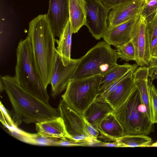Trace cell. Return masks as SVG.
I'll use <instances>...</instances> for the list:
<instances>
[{
  "instance_id": "6da1fadb",
  "label": "cell",
  "mask_w": 157,
  "mask_h": 157,
  "mask_svg": "<svg viewBox=\"0 0 157 157\" xmlns=\"http://www.w3.org/2000/svg\"><path fill=\"white\" fill-rule=\"evenodd\" d=\"M5 90L12 106L13 120L17 127L22 122L37 123L56 118L59 116L58 109L43 101L23 89L14 77L1 76Z\"/></svg>"
},
{
  "instance_id": "7a4b0ae2",
  "label": "cell",
  "mask_w": 157,
  "mask_h": 157,
  "mask_svg": "<svg viewBox=\"0 0 157 157\" xmlns=\"http://www.w3.org/2000/svg\"><path fill=\"white\" fill-rule=\"evenodd\" d=\"M27 36L36 70L47 89L50 84L56 52L55 38L46 14L39 15L29 22Z\"/></svg>"
},
{
  "instance_id": "3957f363",
  "label": "cell",
  "mask_w": 157,
  "mask_h": 157,
  "mask_svg": "<svg viewBox=\"0 0 157 157\" xmlns=\"http://www.w3.org/2000/svg\"><path fill=\"white\" fill-rule=\"evenodd\" d=\"M16 52L17 60L14 77L16 81L30 94L48 102L49 97L36 70L30 41L27 36L19 42Z\"/></svg>"
},
{
  "instance_id": "277c9868",
  "label": "cell",
  "mask_w": 157,
  "mask_h": 157,
  "mask_svg": "<svg viewBox=\"0 0 157 157\" xmlns=\"http://www.w3.org/2000/svg\"><path fill=\"white\" fill-rule=\"evenodd\" d=\"M113 113L121 125L124 135H148L153 132L154 124L149 118L136 87Z\"/></svg>"
},
{
  "instance_id": "5b68a950",
  "label": "cell",
  "mask_w": 157,
  "mask_h": 157,
  "mask_svg": "<svg viewBox=\"0 0 157 157\" xmlns=\"http://www.w3.org/2000/svg\"><path fill=\"white\" fill-rule=\"evenodd\" d=\"M110 45L104 41L90 49L79 59L71 79L101 75L116 65L119 57Z\"/></svg>"
},
{
  "instance_id": "8992f818",
  "label": "cell",
  "mask_w": 157,
  "mask_h": 157,
  "mask_svg": "<svg viewBox=\"0 0 157 157\" xmlns=\"http://www.w3.org/2000/svg\"><path fill=\"white\" fill-rule=\"evenodd\" d=\"M100 75L71 79L62 99L69 106L83 114L99 94Z\"/></svg>"
},
{
  "instance_id": "52a82bcc",
  "label": "cell",
  "mask_w": 157,
  "mask_h": 157,
  "mask_svg": "<svg viewBox=\"0 0 157 157\" xmlns=\"http://www.w3.org/2000/svg\"><path fill=\"white\" fill-rule=\"evenodd\" d=\"M58 109L70 140L76 141H96L90 137L86 131L83 114L69 106L62 99L60 100Z\"/></svg>"
},
{
  "instance_id": "ba28073f",
  "label": "cell",
  "mask_w": 157,
  "mask_h": 157,
  "mask_svg": "<svg viewBox=\"0 0 157 157\" xmlns=\"http://www.w3.org/2000/svg\"><path fill=\"white\" fill-rule=\"evenodd\" d=\"M86 19L85 25L96 40L103 37L108 29L107 18L111 9L101 0H85Z\"/></svg>"
},
{
  "instance_id": "9c48e42d",
  "label": "cell",
  "mask_w": 157,
  "mask_h": 157,
  "mask_svg": "<svg viewBox=\"0 0 157 157\" xmlns=\"http://www.w3.org/2000/svg\"><path fill=\"white\" fill-rule=\"evenodd\" d=\"M131 40L136 52V62L141 67L148 66L151 54L145 18L140 15L132 28Z\"/></svg>"
},
{
  "instance_id": "30bf717a",
  "label": "cell",
  "mask_w": 157,
  "mask_h": 157,
  "mask_svg": "<svg viewBox=\"0 0 157 157\" xmlns=\"http://www.w3.org/2000/svg\"><path fill=\"white\" fill-rule=\"evenodd\" d=\"M79 60L72 59L64 64L61 56L57 53L53 71L50 84L51 86V95L56 97L66 89L71 79Z\"/></svg>"
},
{
  "instance_id": "8fae6325",
  "label": "cell",
  "mask_w": 157,
  "mask_h": 157,
  "mask_svg": "<svg viewBox=\"0 0 157 157\" xmlns=\"http://www.w3.org/2000/svg\"><path fill=\"white\" fill-rule=\"evenodd\" d=\"M46 15L54 37H59L69 20V0H49Z\"/></svg>"
},
{
  "instance_id": "7c38bea8",
  "label": "cell",
  "mask_w": 157,
  "mask_h": 157,
  "mask_svg": "<svg viewBox=\"0 0 157 157\" xmlns=\"http://www.w3.org/2000/svg\"><path fill=\"white\" fill-rule=\"evenodd\" d=\"M144 3V0H136L111 9L107 18L108 28L117 25L140 15Z\"/></svg>"
},
{
  "instance_id": "4fadbf2b",
  "label": "cell",
  "mask_w": 157,
  "mask_h": 157,
  "mask_svg": "<svg viewBox=\"0 0 157 157\" xmlns=\"http://www.w3.org/2000/svg\"><path fill=\"white\" fill-rule=\"evenodd\" d=\"M140 15L117 25L108 28L102 37L104 40L116 48L130 41L133 26Z\"/></svg>"
},
{
  "instance_id": "5bb4252c",
  "label": "cell",
  "mask_w": 157,
  "mask_h": 157,
  "mask_svg": "<svg viewBox=\"0 0 157 157\" xmlns=\"http://www.w3.org/2000/svg\"><path fill=\"white\" fill-rule=\"evenodd\" d=\"M133 75L135 85L139 91L142 103L146 107L148 116L152 122L150 90L151 82L148 81L150 75L149 68L148 67L140 66L136 69Z\"/></svg>"
},
{
  "instance_id": "9a60e30c",
  "label": "cell",
  "mask_w": 157,
  "mask_h": 157,
  "mask_svg": "<svg viewBox=\"0 0 157 157\" xmlns=\"http://www.w3.org/2000/svg\"><path fill=\"white\" fill-rule=\"evenodd\" d=\"M137 67V66L130 71L115 90L106 99L113 110L121 105L136 87L133 74Z\"/></svg>"
},
{
  "instance_id": "2e32d148",
  "label": "cell",
  "mask_w": 157,
  "mask_h": 157,
  "mask_svg": "<svg viewBox=\"0 0 157 157\" xmlns=\"http://www.w3.org/2000/svg\"><path fill=\"white\" fill-rule=\"evenodd\" d=\"M35 124L37 133L43 138L70 140L63 121L60 116L52 120Z\"/></svg>"
},
{
  "instance_id": "e0dca14e",
  "label": "cell",
  "mask_w": 157,
  "mask_h": 157,
  "mask_svg": "<svg viewBox=\"0 0 157 157\" xmlns=\"http://www.w3.org/2000/svg\"><path fill=\"white\" fill-rule=\"evenodd\" d=\"M113 110L106 99L98 95L83 115L89 123L97 129L98 125L103 119Z\"/></svg>"
},
{
  "instance_id": "ac0fdd59",
  "label": "cell",
  "mask_w": 157,
  "mask_h": 157,
  "mask_svg": "<svg viewBox=\"0 0 157 157\" xmlns=\"http://www.w3.org/2000/svg\"><path fill=\"white\" fill-rule=\"evenodd\" d=\"M97 128L101 135L113 140L116 141L124 135L123 128L113 112L103 119Z\"/></svg>"
},
{
  "instance_id": "d6986e66",
  "label": "cell",
  "mask_w": 157,
  "mask_h": 157,
  "mask_svg": "<svg viewBox=\"0 0 157 157\" xmlns=\"http://www.w3.org/2000/svg\"><path fill=\"white\" fill-rule=\"evenodd\" d=\"M69 21L73 33L85 25L86 19L85 0H69Z\"/></svg>"
},
{
  "instance_id": "ffe728a7",
  "label": "cell",
  "mask_w": 157,
  "mask_h": 157,
  "mask_svg": "<svg viewBox=\"0 0 157 157\" xmlns=\"http://www.w3.org/2000/svg\"><path fill=\"white\" fill-rule=\"evenodd\" d=\"M73 33L70 21H68L59 40L56 39L57 44V53L61 56L63 63L66 64L71 59L72 35Z\"/></svg>"
},
{
  "instance_id": "44dd1931",
  "label": "cell",
  "mask_w": 157,
  "mask_h": 157,
  "mask_svg": "<svg viewBox=\"0 0 157 157\" xmlns=\"http://www.w3.org/2000/svg\"><path fill=\"white\" fill-rule=\"evenodd\" d=\"M136 66L137 65L136 64L131 65L128 63H125L122 65L117 64L108 72L101 75L100 92L121 78Z\"/></svg>"
},
{
  "instance_id": "7402d4cb",
  "label": "cell",
  "mask_w": 157,
  "mask_h": 157,
  "mask_svg": "<svg viewBox=\"0 0 157 157\" xmlns=\"http://www.w3.org/2000/svg\"><path fill=\"white\" fill-rule=\"evenodd\" d=\"M9 132L17 139L33 145L53 146L54 143L56 140L43 138L37 133H30L18 129L17 127L9 130Z\"/></svg>"
},
{
  "instance_id": "603a6c76",
  "label": "cell",
  "mask_w": 157,
  "mask_h": 157,
  "mask_svg": "<svg viewBox=\"0 0 157 157\" xmlns=\"http://www.w3.org/2000/svg\"><path fill=\"white\" fill-rule=\"evenodd\" d=\"M116 141L121 144L122 147H149L152 144L150 137L143 135H124Z\"/></svg>"
},
{
  "instance_id": "cb8c5ba5",
  "label": "cell",
  "mask_w": 157,
  "mask_h": 157,
  "mask_svg": "<svg viewBox=\"0 0 157 157\" xmlns=\"http://www.w3.org/2000/svg\"><path fill=\"white\" fill-rule=\"evenodd\" d=\"M117 48L116 51L119 58L127 61H135L136 56L135 48L131 40Z\"/></svg>"
},
{
  "instance_id": "d4e9b609",
  "label": "cell",
  "mask_w": 157,
  "mask_h": 157,
  "mask_svg": "<svg viewBox=\"0 0 157 157\" xmlns=\"http://www.w3.org/2000/svg\"><path fill=\"white\" fill-rule=\"evenodd\" d=\"M145 19L150 43L157 37V12Z\"/></svg>"
},
{
  "instance_id": "484cf974",
  "label": "cell",
  "mask_w": 157,
  "mask_h": 157,
  "mask_svg": "<svg viewBox=\"0 0 157 157\" xmlns=\"http://www.w3.org/2000/svg\"><path fill=\"white\" fill-rule=\"evenodd\" d=\"M0 110V121L3 125L7 128L9 131L16 127L14 125L13 119L11 118L10 113L1 102Z\"/></svg>"
},
{
  "instance_id": "4316f807",
  "label": "cell",
  "mask_w": 157,
  "mask_h": 157,
  "mask_svg": "<svg viewBox=\"0 0 157 157\" xmlns=\"http://www.w3.org/2000/svg\"><path fill=\"white\" fill-rule=\"evenodd\" d=\"M95 141H76L70 140H56L53 146H93Z\"/></svg>"
},
{
  "instance_id": "83f0119b",
  "label": "cell",
  "mask_w": 157,
  "mask_h": 157,
  "mask_svg": "<svg viewBox=\"0 0 157 157\" xmlns=\"http://www.w3.org/2000/svg\"><path fill=\"white\" fill-rule=\"evenodd\" d=\"M152 122L157 124V89L151 82L150 88Z\"/></svg>"
},
{
  "instance_id": "f1b7e54d",
  "label": "cell",
  "mask_w": 157,
  "mask_h": 157,
  "mask_svg": "<svg viewBox=\"0 0 157 157\" xmlns=\"http://www.w3.org/2000/svg\"><path fill=\"white\" fill-rule=\"evenodd\" d=\"M157 12V0H150L144 2L140 15L145 19Z\"/></svg>"
},
{
  "instance_id": "f546056e",
  "label": "cell",
  "mask_w": 157,
  "mask_h": 157,
  "mask_svg": "<svg viewBox=\"0 0 157 157\" xmlns=\"http://www.w3.org/2000/svg\"><path fill=\"white\" fill-rule=\"evenodd\" d=\"M85 127L86 131L90 137L93 140L97 141L100 133L98 130L94 126L89 123L85 118Z\"/></svg>"
},
{
  "instance_id": "4dcf8cb0",
  "label": "cell",
  "mask_w": 157,
  "mask_h": 157,
  "mask_svg": "<svg viewBox=\"0 0 157 157\" xmlns=\"http://www.w3.org/2000/svg\"><path fill=\"white\" fill-rule=\"evenodd\" d=\"M136 0H101L104 5L110 9L120 5Z\"/></svg>"
},
{
  "instance_id": "1f68e13d",
  "label": "cell",
  "mask_w": 157,
  "mask_h": 157,
  "mask_svg": "<svg viewBox=\"0 0 157 157\" xmlns=\"http://www.w3.org/2000/svg\"><path fill=\"white\" fill-rule=\"evenodd\" d=\"M95 146H101L106 147H122L121 144L117 141H114L113 142H103L98 140L94 145Z\"/></svg>"
},
{
  "instance_id": "d6a6232c",
  "label": "cell",
  "mask_w": 157,
  "mask_h": 157,
  "mask_svg": "<svg viewBox=\"0 0 157 157\" xmlns=\"http://www.w3.org/2000/svg\"><path fill=\"white\" fill-rule=\"evenodd\" d=\"M149 77L151 81L157 78V67H153L149 68Z\"/></svg>"
},
{
  "instance_id": "836d02e7",
  "label": "cell",
  "mask_w": 157,
  "mask_h": 157,
  "mask_svg": "<svg viewBox=\"0 0 157 157\" xmlns=\"http://www.w3.org/2000/svg\"><path fill=\"white\" fill-rule=\"evenodd\" d=\"M148 66L149 68L157 67V57L151 56Z\"/></svg>"
},
{
  "instance_id": "e575fe53",
  "label": "cell",
  "mask_w": 157,
  "mask_h": 157,
  "mask_svg": "<svg viewBox=\"0 0 157 157\" xmlns=\"http://www.w3.org/2000/svg\"><path fill=\"white\" fill-rule=\"evenodd\" d=\"M150 51L152 55L153 50L157 45V37L151 41L150 43Z\"/></svg>"
},
{
  "instance_id": "d590c367",
  "label": "cell",
  "mask_w": 157,
  "mask_h": 157,
  "mask_svg": "<svg viewBox=\"0 0 157 157\" xmlns=\"http://www.w3.org/2000/svg\"><path fill=\"white\" fill-rule=\"evenodd\" d=\"M151 55L153 57H157V45L153 50Z\"/></svg>"
},
{
  "instance_id": "8d00e7d4",
  "label": "cell",
  "mask_w": 157,
  "mask_h": 157,
  "mask_svg": "<svg viewBox=\"0 0 157 157\" xmlns=\"http://www.w3.org/2000/svg\"><path fill=\"white\" fill-rule=\"evenodd\" d=\"M150 147H157V141L154 143H152Z\"/></svg>"
},
{
  "instance_id": "74e56055",
  "label": "cell",
  "mask_w": 157,
  "mask_h": 157,
  "mask_svg": "<svg viewBox=\"0 0 157 157\" xmlns=\"http://www.w3.org/2000/svg\"><path fill=\"white\" fill-rule=\"evenodd\" d=\"M150 0H144V2H146L149 1Z\"/></svg>"
}]
</instances>
